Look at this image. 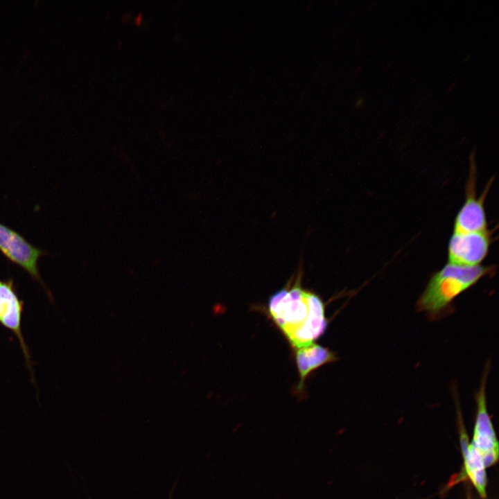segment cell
Masks as SVG:
<instances>
[{"label":"cell","mask_w":499,"mask_h":499,"mask_svg":"<svg viewBox=\"0 0 499 499\" xmlns=\"http://www.w3.org/2000/svg\"><path fill=\"white\" fill-rule=\"evenodd\" d=\"M298 276L295 283L272 295L269 313L296 349L314 342L325 331L324 306L316 294L304 289Z\"/></svg>","instance_id":"6da1fadb"},{"label":"cell","mask_w":499,"mask_h":499,"mask_svg":"<svg viewBox=\"0 0 499 499\" xmlns=\"http://www.w3.org/2000/svg\"><path fill=\"white\" fill-rule=\"evenodd\" d=\"M496 271L493 265L469 267L447 263L430 278L417 302V309L438 318L457 296Z\"/></svg>","instance_id":"7a4b0ae2"},{"label":"cell","mask_w":499,"mask_h":499,"mask_svg":"<svg viewBox=\"0 0 499 499\" xmlns=\"http://www.w3.org/2000/svg\"><path fill=\"white\" fill-rule=\"evenodd\" d=\"M477 168L473 153L470 156V169L465 188V200L454 220V232L469 233L488 230L484 202L493 184V178L477 196Z\"/></svg>","instance_id":"3957f363"},{"label":"cell","mask_w":499,"mask_h":499,"mask_svg":"<svg viewBox=\"0 0 499 499\" xmlns=\"http://www.w3.org/2000/svg\"><path fill=\"white\" fill-rule=\"evenodd\" d=\"M0 252L40 283L49 298L53 300L52 294L44 283L38 266L40 258L46 254L45 251L31 245L17 231L0 223Z\"/></svg>","instance_id":"277c9868"},{"label":"cell","mask_w":499,"mask_h":499,"mask_svg":"<svg viewBox=\"0 0 499 499\" xmlns=\"http://www.w3.org/2000/svg\"><path fill=\"white\" fill-rule=\"evenodd\" d=\"M494 230L459 233L453 231L448 243V263L461 266H477L486 259L493 242Z\"/></svg>","instance_id":"5b68a950"},{"label":"cell","mask_w":499,"mask_h":499,"mask_svg":"<svg viewBox=\"0 0 499 499\" xmlns=\"http://www.w3.org/2000/svg\"><path fill=\"white\" fill-rule=\"evenodd\" d=\"M489 365L485 366L481 383L475 394L477 414L473 441L471 444L480 454L485 467L498 459V442L489 415L486 400V383Z\"/></svg>","instance_id":"8992f818"},{"label":"cell","mask_w":499,"mask_h":499,"mask_svg":"<svg viewBox=\"0 0 499 499\" xmlns=\"http://www.w3.org/2000/svg\"><path fill=\"white\" fill-rule=\"evenodd\" d=\"M24 301L17 295L12 278L0 279V325L11 331L18 339L27 367L33 378L29 349L21 331Z\"/></svg>","instance_id":"52a82bcc"},{"label":"cell","mask_w":499,"mask_h":499,"mask_svg":"<svg viewBox=\"0 0 499 499\" xmlns=\"http://www.w3.org/2000/svg\"><path fill=\"white\" fill-rule=\"evenodd\" d=\"M295 359L300 377L297 389L301 391L310 372L323 365L335 361L337 358L328 348L313 342L296 349Z\"/></svg>","instance_id":"ba28073f"},{"label":"cell","mask_w":499,"mask_h":499,"mask_svg":"<svg viewBox=\"0 0 499 499\" xmlns=\"http://www.w3.org/2000/svg\"><path fill=\"white\" fill-rule=\"evenodd\" d=\"M460 424L461 439L464 457L465 474L471 480L482 497L486 496V473L484 461L478 451L471 445L468 444L467 437L464 432L462 421L459 417Z\"/></svg>","instance_id":"9c48e42d"},{"label":"cell","mask_w":499,"mask_h":499,"mask_svg":"<svg viewBox=\"0 0 499 499\" xmlns=\"http://www.w3.org/2000/svg\"><path fill=\"white\" fill-rule=\"evenodd\" d=\"M141 21H142V16H141V14H139V15H138V16L137 17V18L135 19V24L137 26H139L141 24Z\"/></svg>","instance_id":"30bf717a"},{"label":"cell","mask_w":499,"mask_h":499,"mask_svg":"<svg viewBox=\"0 0 499 499\" xmlns=\"http://www.w3.org/2000/svg\"><path fill=\"white\" fill-rule=\"evenodd\" d=\"M362 103H363V99L360 98L358 100L357 105H358L359 107H361Z\"/></svg>","instance_id":"8fae6325"}]
</instances>
